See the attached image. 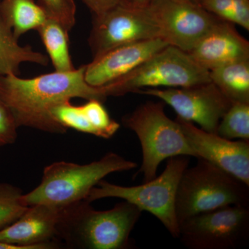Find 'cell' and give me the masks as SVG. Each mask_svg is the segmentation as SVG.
Masks as SVG:
<instances>
[{
    "mask_svg": "<svg viewBox=\"0 0 249 249\" xmlns=\"http://www.w3.org/2000/svg\"><path fill=\"white\" fill-rule=\"evenodd\" d=\"M85 70V65L72 71H55L31 78L0 76V99L11 110L18 127L65 133L67 129L52 116L54 107L72 98L96 99L103 103L107 98L103 87L87 83Z\"/></svg>",
    "mask_w": 249,
    "mask_h": 249,
    "instance_id": "cell-1",
    "label": "cell"
},
{
    "mask_svg": "<svg viewBox=\"0 0 249 249\" xmlns=\"http://www.w3.org/2000/svg\"><path fill=\"white\" fill-rule=\"evenodd\" d=\"M83 200L62 207L56 239L69 248L126 249L142 211L127 201L107 211H96Z\"/></svg>",
    "mask_w": 249,
    "mask_h": 249,
    "instance_id": "cell-2",
    "label": "cell"
},
{
    "mask_svg": "<svg viewBox=\"0 0 249 249\" xmlns=\"http://www.w3.org/2000/svg\"><path fill=\"white\" fill-rule=\"evenodd\" d=\"M137 163L109 152L99 160L80 165L58 161L47 165L35 189L21 196L27 206L45 204L65 207L85 200L91 188L109 174L136 168Z\"/></svg>",
    "mask_w": 249,
    "mask_h": 249,
    "instance_id": "cell-3",
    "label": "cell"
},
{
    "mask_svg": "<svg viewBox=\"0 0 249 249\" xmlns=\"http://www.w3.org/2000/svg\"><path fill=\"white\" fill-rule=\"evenodd\" d=\"M229 206H249V186L203 159L186 168L177 192L178 225L187 218Z\"/></svg>",
    "mask_w": 249,
    "mask_h": 249,
    "instance_id": "cell-4",
    "label": "cell"
},
{
    "mask_svg": "<svg viewBox=\"0 0 249 249\" xmlns=\"http://www.w3.org/2000/svg\"><path fill=\"white\" fill-rule=\"evenodd\" d=\"M189 157H170L164 171L144 184L122 186L101 180L91 188L85 201L91 203L103 198H119L155 216L170 235L178 238L179 225L176 214L177 192L181 175L188 167Z\"/></svg>",
    "mask_w": 249,
    "mask_h": 249,
    "instance_id": "cell-5",
    "label": "cell"
},
{
    "mask_svg": "<svg viewBox=\"0 0 249 249\" xmlns=\"http://www.w3.org/2000/svg\"><path fill=\"white\" fill-rule=\"evenodd\" d=\"M165 103L147 102L123 118V124L137 134L142 145V160L139 173L144 182L157 177L163 160L178 156L194 157L179 124L165 114Z\"/></svg>",
    "mask_w": 249,
    "mask_h": 249,
    "instance_id": "cell-6",
    "label": "cell"
},
{
    "mask_svg": "<svg viewBox=\"0 0 249 249\" xmlns=\"http://www.w3.org/2000/svg\"><path fill=\"white\" fill-rule=\"evenodd\" d=\"M209 73L187 52L168 45L133 71L103 88L107 97L150 88H186L211 81Z\"/></svg>",
    "mask_w": 249,
    "mask_h": 249,
    "instance_id": "cell-7",
    "label": "cell"
},
{
    "mask_svg": "<svg viewBox=\"0 0 249 249\" xmlns=\"http://www.w3.org/2000/svg\"><path fill=\"white\" fill-rule=\"evenodd\" d=\"M249 237V206H229L179 223L180 238L191 249H235Z\"/></svg>",
    "mask_w": 249,
    "mask_h": 249,
    "instance_id": "cell-8",
    "label": "cell"
},
{
    "mask_svg": "<svg viewBox=\"0 0 249 249\" xmlns=\"http://www.w3.org/2000/svg\"><path fill=\"white\" fill-rule=\"evenodd\" d=\"M155 38H161L160 30L146 9L123 1L93 16L88 43L94 58L121 46Z\"/></svg>",
    "mask_w": 249,
    "mask_h": 249,
    "instance_id": "cell-9",
    "label": "cell"
},
{
    "mask_svg": "<svg viewBox=\"0 0 249 249\" xmlns=\"http://www.w3.org/2000/svg\"><path fill=\"white\" fill-rule=\"evenodd\" d=\"M145 9L160 37L186 52L222 20L188 0H154Z\"/></svg>",
    "mask_w": 249,
    "mask_h": 249,
    "instance_id": "cell-10",
    "label": "cell"
},
{
    "mask_svg": "<svg viewBox=\"0 0 249 249\" xmlns=\"http://www.w3.org/2000/svg\"><path fill=\"white\" fill-rule=\"evenodd\" d=\"M160 98L169 105L178 117L196 123L206 132L215 133L232 102L212 81L178 88H150L137 91Z\"/></svg>",
    "mask_w": 249,
    "mask_h": 249,
    "instance_id": "cell-11",
    "label": "cell"
},
{
    "mask_svg": "<svg viewBox=\"0 0 249 249\" xmlns=\"http://www.w3.org/2000/svg\"><path fill=\"white\" fill-rule=\"evenodd\" d=\"M195 157L215 165L249 186V140L233 142L177 117Z\"/></svg>",
    "mask_w": 249,
    "mask_h": 249,
    "instance_id": "cell-12",
    "label": "cell"
},
{
    "mask_svg": "<svg viewBox=\"0 0 249 249\" xmlns=\"http://www.w3.org/2000/svg\"><path fill=\"white\" fill-rule=\"evenodd\" d=\"M168 42L161 38L134 42L108 51L85 65V79L93 87H103L125 76Z\"/></svg>",
    "mask_w": 249,
    "mask_h": 249,
    "instance_id": "cell-13",
    "label": "cell"
},
{
    "mask_svg": "<svg viewBox=\"0 0 249 249\" xmlns=\"http://www.w3.org/2000/svg\"><path fill=\"white\" fill-rule=\"evenodd\" d=\"M62 208L45 204L29 206L17 220L0 230V242L27 249L58 248L57 227Z\"/></svg>",
    "mask_w": 249,
    "mask_h": 249,
    "instance_id": "cell-14",
    "label": "cell"
},
{
    "mask_svg": "<svg viewBox=\"0 0 249 249\" xmlns=\"http://www.w3.org/2000/svg\"><path fill=\"white\" fill-rule=\"evenodd\" d=\"M187 53L201 67L211 71L249 60V42L236 30L235 24L221 20Z\"/></svg>",
    "mask_w": 249,
    "mask_h": 249,
    "instance_id": "cell-15",
    "label": "cell"
},
{
    "mask_svg": "<svg viewBox=\"0 0 249 249\" xmlns=\"http://www.w3.org/2000/svg\"><path fill=\"white\" fill-rule=\"evenodd\" d=\"M18 40L0 11V76H19V68L24 62L48 65L47 55L36 52L30 45H19Z\"/></svg>",
    "mask_w": 249,
    "mask_h": 249,
    "instance_id": "cell-16",
    "label": "cell"
},
{
    "mask_svg": "<svg viewBox=\"0 0 249 249\" xmlns=\"http://www.w3.org/2000/svg\"><path fill=\"white\" fill-rule=\"evenodd\" d=\"M0 11L18 40L29 31H37L49 18L34 0H0Z\"/></svg>",
    "mask_w": 249,
    "mask_h": 249,
    "instance_id": "cell-17",
    "label": "cell"
},
{
    "mask_svg": "<svg viewBox=\"0 0 249 249\" xmlns=\"http://www.w3.org/2000/svg\"><path fill=\"white\" fill-rule=\"evenodd\" d=\"M210 79L232 103H249V60L209 71Z\"/></svg>",
    "mask_w": 249,
    "mask_h": 249,
    "instance_id": "cell-18",
    "label": "cell"
},
{
    "mask_svg": "<svg viewBox=\"0 0 249 249\" xmlns=\"http://www.w3.org/2000/svg\"><path fill=\"white\" fill-rule=\"evenodd\" d=\"M55 71L75 70L70 52L69 31L56 19L48 18L37 29Z\"/></svg>",
    "mask_w": 249,
    "mask_h": 249,
    "instance_id": "cell-19",
    "label": "cell"
},
{
    "mask_svg": "<svg viewBox=\"0 0 249 249\" xmlns=\"http://www.w3.org/2000/svg\"><path fill=\"white\" fill-rule=\"evenodd\" d=\"M216 134L229 140H249V103H232L221 119Z\"/></svg>",
    "mask_w": 249,
    "mask_h": 249,
    "instance_id": "cell-20",
    "label": "cell"
},
{
    "mask_svg": "<svg viewBox=\"0 0 249 249\" xmlns=\"http://www.w3.org/2000/svg\"><path fill=\"white\" fill-rule=\"evenodd\" d=\"M198 4L216 17L249 31V0H197Z\"/></svg>",
    "mask_w": 249,
    "mask_h": 249,
    "instance_id": "cell-21",
    "label": "cell"
},
{
    "mask_svg": "<svg viewBox=\"0 0 249 249\" xmlns=\"http://www.w3.org/2000/svg\"><path fill=\"white\" fill-rule=\"evenodd\" d=\"M81 107L92 129V135L110 139L120 128V124L111 119L101 101L88 100V102L82 105Z\"/></svg>",
    "mask_w": 249,
    "mask_h": 249,
    "instance_id": "cell-22",
    "label": "cell"
},
{
    "mask_svg": "<svg viewBox=\"0 0 249 249\" xmlns=\"http://www.w3.org/2000/svg\"><path fill=\"white\" fill-rule=\"evenodd\" d=\"M22 191L17 187L7 183H0V230L7 227L28 209L22 204Z\"/></svg>",
    "mask_w": 249,
    "mask_h": 249,
    "instance_id": "cell-23",
    "label": "cell"
},
{
    "mask_svg": "<svg viewBox=\"0 0 249 249\" xmlns=\"http://www.w3.org/2000/svg\"><path fill=\"white\" fill-rule=\"evenodd\" d=\"M37 3L49 18L56 19L69 31L74 27L76 6L73 0H38Z\"/></svg>",
    "mask_w": 249,
    "mask_h": 249,
    "instance_id": "cell-24",
    "label": "cell"
},
{
    "mask_svg": "<svg viewBox=\"0 0 249 249\" xmlns=\"http://www.w3.org/2000/svg\"><path fill=\"white\" fill-rule=\"evenodd\" d=\"M18 127L11 110L0 99V147L16 142Z\"/></svg>",
    "mask_w": 249,
    "mask_h": 249,
    "instance_id": "cell-25",
    "label": "cell"
},
{
    "mask_svg": "<svg viewBox=\"0 0 249 249\" xmlns=\"http://www.w3.org/2000/svg\"><path fill=\"white\" fill-rule=\"evenodd\" d=\"M94 15H100L120 4L124 0H81Z\"/></svg>",
    "mask_w": 249,
    "mask_h": 249,
    "instance_id": "cell-26",
    "label": "cell"
},
{
    "mask_svg": "<svg viewBox=\"0 0 249 249\" xmlns=\"http://www.w3.org/2000/svg\"><path fill=\"white\" fill-rule=\"evenodd\" d=\"M154 0H124L126 4L138 8H146Z\"/></svg>",
    "mask_w": 249,
    "mask_h": 249,
    "instance_id": "cell-27",
    "label": "cell"
},
{
    "mask_svg": "<svg viewBox=\"0 0 249 249\" xmlns=\"http://www.w3.org/2000/svg\"><path fill=\"white\" fill-rule=\"evenodd\" d=\"M188 1H191V2L196 3V4H198L197 0H188Z\"/></svg>",
    "mask_w": 249,
    "mask_h": 249,
    "instance_id": "cell-28",
    "label": "cell"
}]
</instances>
